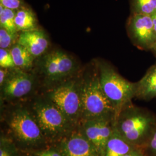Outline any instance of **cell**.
Returning a JSON list of instances; mask_svg holds the SVG:
<instances>
[{"mask_svg": "<svg viewBox=\"0 0 156 156\" xmlns=\"http://www.w3.org/2000/svg\"><path fill=\"white\" fill-rule=\"evenodd\" d=\"M1 131L22 151L28 152L50 145L27 101L6 104L1 110Z\"/></svg>", "mask_w": 156, "mask_h": 156, "instance_id": "1", "label": "cell"}, {"mask_svg": "<svg viewBox=\"0 0 156 156\" xmlns=\"http://www.w3.org/2000/svg\"><path fill=\"white\" fill-rule=\"evenodd\" d=\"M27 102L50 145L56 144L78 129L79 126L43 93L35 95Z\"/></svg>", "mask_w": 156, "mask_h": 156, "instance_id": "2", "label": "cell"}, {"mask_svg": "<svg viewBox=\"0 0 156 156\" xmlns=\"http://www.w3.org/2000/svg\"><path fill=\"white\" fill-rule=\"evenodd\" d=\"M115 128L129 144L144 148L156 129V115L131 103L117 115Z\"/></svg>", "mask_w": 156, "mask_h": 156, "instance_id": "3", "label": "cell"}, {"mask_svg": "<svg viewBox=\"0 0 156 156\" xmlns=\"http://www.w3.org/2000/svg\"><path fill=\"white\" fill-rule=\"evenodd\" d=\"M82 78L81 122L98 119L115 121L116 111L101 88L97 66L95 71Z\"/></svg>", "mask_w": 156, "mask_h": 156, "instance_id": "4", "label": "cell"}, {"mask_svg": "<svg viewBox=\"0 0 156 156\" xmlns=\"http://www.w3.org/2000/svg\"><path fill=\"white\" fill-rule=\"evenodd\" d=\"M101 86L115 109L116 117L124 107L133 103L135 97L136 83L124 79L109 64L98 62Z\"/></svg>", "mask_w": 156, "mask_h": 156, "instance_id": "5", "label": "cell"}, {"mask_svg": "<svg viewBox=\"0 0 156 156\" xmlns=\"http://www.w3.org/2000/svg\"><path fill=\"white\" fill-rule=\"evenodd\" d=\"M82 77L71 78L43 93L78 126L82 120Z\"/></svg>", "mask_w": 156, "mask_h": 156, "instance_id": "6", "label": "cell"}, {"mask_svg": "<svg viewBox=\"0 0 156 156\" xmlns=\"http://www.w3.org/2000/svg\"><path fill=\"white\" fill-rule=\"evenodd\" d=\"M40 68L44 87L48 89L72 78L78 70V65L71 55L56 49L43 56Z\"/></svg>", "mask_w": 156, "mask_h": 156, "instance_id": "7", "label": "cell"}, {"mask_svg": "<svg viewBox=\"0 0 156 156\" xmlns=\"http://www.w3.org/2000/svg\"><path fill=\"white\" fill-rule=\"evenodd\" d=\"M38 87L35 76L24 70L10 69L5 83L0 87L1 103L25 102L34 97Z\"/></svg>", "mask_w": 156, "mask_h": 156, "instance_id": "8", "label": "cell"}, {"mask_svg": "<svg viewBox=\"0 0 156 156\" xmlns=\"http://www.w3.org/2000/svg\"><path fill=\"white\" fill-rule=\"evenodd\" d=\"M115 122L104 119L81 122L79 129L102 156L106 144L115 131Z\"/></svg>", "mask_w": 156, "mask_h": 156, "instance_id": "9", "label": "cell"}, {"mask_svg": "<svg viewBox=\"0 0 156 156\" xmlns=\"http://www.w3.org/2000/svg\"><path fill=\"white\" fill-rule=\"evenodd\" d=\"M128 30L134 44L141 49H151L156 42L151 15L134 13L128 22Z\"/></svg>", "mask_w": 156, "mask_h": 156, "instance_id": "10", "label": "cell"}, {"mask_svg": "<svg viewBox=\"0 0 156 156\" xmlns=\"http://www.w3.org/2000/svg\"><path fill=\"white\" fill-rule=\"evenodd\" d=\"M62 156H100L94 146L78 129L55 144Z\"/></svg>", "mask_w": 156, "mask_h": 156, "instance_id": "11", "label": "cell"}, {"mask_svg": "<svg viewBox=\"0 0 156 156\" xmlns=\"http://www.w3.org/2000/svg\"><path fill=\"white\" fill-rule=\"evenodd\" d=\"M17 43L24 46L35 58L43 56L49 46V41L46 34L37 29L21 32Z\"/></svg>", "mask_w": 156, "mask_h": 156, "instance_id": "12", "label": "cell"}, {"mask_svg": "<svg viewBox=\"0 0 156 156\" xmlns=\"http://www.w3.org/2000/svg\"><path fill=\"white\" fill-rule=\"evenodd\" d=\"M135 83V98L148 101L156 97V64L151 66L143 78Z\"/></svg>", "mask_w": 156, "mask_h": 156, "instance_id": "13", "label": "cell"}, {"mask_svg": "<svg viewBox=\"0 0 156 156\" xmlns=\"http://www.w3.org/2000/svg\"><path fill=\"white\" fill-rule=\"evenodd\" d=\"M136 146L131 145L115 131L106 144L102 156H124Z\"/></svg>", "mask_w": 156, "mask_h": 156, "instance_id": "14", "label": "cell"}, {"mask_svg": "<svg viewBox=\"0 0 156 156\" xmlns=\"http://www.w3.org/2000/svg\"><path fill=\"white\" fill-rule=\"evenodd\" d=\"M9 50L16 68L26 71L32 67L35 58L22 45L16 42Z\"/></svg>", "mask_w": 156, "mask_h": 156, "instance_id": "15", "label": "cell"}, {"mask_svg": "<svg viewBox=\"0 0 156 156\" xmlns=\"http://www.w3.org/2000/svg\"><path fill=\"white\" fill-rule=\"evenodd\" d=\"M15 23L17 31L24 32L35 30L37 21L33 12L22 7L16 11Z\"/></svg>", "mask_w": 156, "mask_h": 156, "instance_id": "16", "label": "cell"}, {"mask_svg": "<svg viewBox=\"0 0 156 156\" xmlns=\"http://www.w3.org/2000/svg\"><path fill=\"white\" fill-rule=\"evenodd\" d=\"M16 11L4 8L0 5V26L12 33L17 34L15 19Z\"/></svg>", "mask_w": 156, "mask_h": 156, "instance_id": "17", "label": "cell"}, {"mask_svg": "<svg viewBox=\"0 0 156 156\" xmlns=\"http://www.w3.org/2000/svg\"><path fill=\"white\" fill-rule=\"evenodd\" d=\"M21 151L12 140L1 131L0 156H20Z\"/></svg>", "mask_w": 156, "mask_h": 156, "instance_id": "18", "label": "cell"}, {"mask_svg": "<svg viewBox=\"0 0 156 156\" xmlns=\"http://www.w3.org/2000/svg\"><path fill=\"white\" fill-rule=\"evenodd\" d=\"M134 13L151 15L156 12V0H133Z\"/></svg>", "mask_w": 156, "mask_h": 156, "instance_id": "19", "label": "cell"}, {"mask_svg": "<svg viewBox=\"0 0 156 156\" xmlns=\"http://www.w3.org/2000/svg\"><path fill=\"white\" fill-rule=\"evenodd\" d=\"M17 34L12 33L3 28H0V48L10 49L18 39Z\"/></svg>", "mask_w": 156, "mask_h": 156, "instance_id": "20", "label": "cell"}, {"mask_svg": "<svg viewBox=\"0 0 156 156\" xmlns=\"http://www.w3.org/2000/svg\"><path fill=\"white\" fill-rule=\"evenodd\" d=\"M0 67L8 69L16 68L10 50L0 48Z\"/></svg>", "mask_w": 156, "mask_h": 156, "instance_id": "21", "label": "cell"}, {"mask_svg": "<svg viewBox=\"0 0 156 156\" xmlns=\"http://www.w3.org/2000/svg\"><path fill=\"white\" fill-rule=\"evenodd\" d=\"M34 156H62L55 145H50L46 147L27 152Z\"/></svg>", "mask_w": 156, "mask_h": 156, "instance_id": "22", "label": "cell"}, {"mask_svg": "<svg viewBox=\"0 0 156 156\" xmlns=\"http://www.w3.org/2000/svg\"><path fill=\"white\" fill-rule=\"evenodd\" d=\"M144 149L146 156H156V128Z\"/></svg>", "mask_w": 156, "mask_h": 156, "instance_id": "23", "label": "cell"}, {"mask_svg": "<svg viewBox=\"0 0 156 156\" xmlns=\"http://www.w3.org/2000/svg\"><path fill=\"white\" fill-rule=\"evenodd\" d=\"M22 0H0V5L4 8L17 11L22 7Z\"/></svg>", "mask_w": 156, "mask_h": 156, "instance_id": "24", "label": "cell"}, {"mask_svg": "<svg viewBox=\"0 0 156 156\" xmlns=\"http://www.w3.org/2000/svg\"><path fill=\"white\" fill-rule=\"evenodd\" d=\"M124 156H146L144 148L136 147Z\"/></svg>", "mask_w": 156, "mask_h": 156, "instance_id": "25", "label": "cell"}, {"mask_svg": "<svg viewBox=\"0 0 156 156\" xmlns=\"http://www.w3.org/2000/svg\"><path fill=\"white\" fill-rule=\"evenodd\" d=\"M10 71V69L1 68H0V87H1L5 82Z\"/></svg>", "mask_w": 156, "mask_h": 156, "instance_id": "26", "label": "cell"}, {"mask_svg": "<svg viewBox=\"0 0 156 156\" xmlns=\"http://www.w3.org/2000/svg\"><path fill=\"white\" fill-rule=\"evenodd\" d=\"M151 19H152V21H153V24L154 28V30H155L156 32V12H155L154 13H153L151 15Z\"/></svg>", "mask_w": 156, "mask_h": 156, "instance_id": "27", "label": "cell"}, {"mask_svg": "<svg viewBox=\"0 0 156 156\" xmlns=\"http://www.w3.org/2000/svg\"><path fill=\"white\" fill-rule=\"evenodd\" d=\"M20 156H34L30 154V153H28L27 152H24V151H21V153H20Z\"/></svg>", "mask_w": 156, "mask_h": 156, "instance_id": "28", "label": "cell"}, {"mask_svg": "<svg viewBox=\"0 0 156 156\" xmlns=\"http://www.w3.org/2000/svg\"><path fill=\"white\" fill-rule=\"evenodd\" d=\"M151 49L154 51V53H156V42L154 44V46H153V48H152V49Z\"/></svg>", "mask_w": 156, "mask_h": 156, "instance_id": "29", "label": "cell"}]
</instances>
